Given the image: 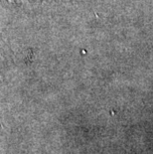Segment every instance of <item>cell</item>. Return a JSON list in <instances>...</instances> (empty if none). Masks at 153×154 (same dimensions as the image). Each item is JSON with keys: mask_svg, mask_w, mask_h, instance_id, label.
Returning a JSON list of instances; mask_svg holds the SVG:
<instances>
[{"mask_svg": "<svg viewBox=\"0 0 153 154\" xmlns=\"http://www.w3.org/2000/svg\"><path fill=\"white\" fill-rule=\"evenodd\" d=\"M9 1H12V2H19V1H23V0H9Z\"/></svg>", "mask_w": 153, "mask_h": 154, "instance_id": "cell-1", "label": "cell"}]
</instances>
